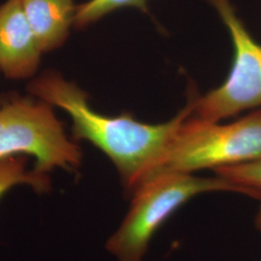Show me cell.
I'll return each instance as SVG.
<instances>
[{"instance_id":"6da1fadb","label":"cell","mask_w":261,"mask_h":261,"mask_svg":"<svg viewBox=\"0 0 261 261\" xmlns=\"http://www.w3.org/2000/svg\"><path fill=\"white\" fill-rule=\"evenodd\" d=\"M27 90L30 96L68 114L73 139L88 141L101 150L112 161L130 195L158 165L179 126L192 112L189 102L173 118L158 124L139 121L130 113L107 115L95 111L88 94L56 70L31 79Z\"/></svg>"},{"instance_id":"7a4b0ae2","label":"cell","mask_w":261,"mask_h":261,"mask_svg":"<svg viewBox=\"0 0 261 261\" xmlns=\"http://www.w3.org/2000/svg\"><path fill=\"white\" fill-rule=\"evenodd\" d=\"M212 192L242 194L239 187L216 174L165 172L146 179L130 194V208L107 240V251L116 261H143L161 225L193 197Z\"/></svg>"},{"instance_id":"3957f363","label":"cell","mask_w":261,"mask_h":261,"mask_svg":"<svg viewBox=\"0 0 261 261\" xmlns=\"http://www.w3.org/2000/svg\"><path fill=\"white\" fill-rule=\"evenodd\" d=\"M190 115L179 126L158 165L143 181L165 172L195 173L260 158L261 110L227 124L202 121Z\"/></svg>"},{"instance_id":"277c9868","label":"cell","mask_w":261,"mask_h":261,"mask_svg":"<svg viewBox=\"0 0 261 261\" xmlns=\"http://www.w3.org/2000/svg\"><path fill=\"white\" fill-rule=\"evenodd\" d=\"M11 156L32 157L33 169L44 175L56 169L75 172L83 161L54 107L32 96H14L0 106V160Z\"/></svg>"},{"instance_id":"5b68a950","label":"cell","mask_w":261,"mask_h":261,"mask_svg":"<svg viewBox=\"0 0 261 261\" xmlns=\"http://www.w3.org/2000/svg\"><path fill=\"white\" fill-rule=\"evenodd\" d=\"M207 1L229 32L233 62L223 84L190 101V116L202 121L221 122L261 107V45L251 35L230 0Z\"/></svg>"},{"instance_id":"8992f818","label":"cell","mask_w":261,"mask_h":261,"mask_svg":"<svg viewBox=\"0 0 261 261\" xmlns=\"http://www.w3.org/2000/svg\"><path fill=\"white\" fill-rule=\"evenodd\" d=\"M40 47L18 0L0 5V73L10 80H31L41 65Z\"/></svg>"},{"instance_id":"52a82bcc","label":"cell","mask_w":261,"mask_h":261,"mask_svg":"<svg viewBox=\"0 0 261 261\" xmlns=\"http://www.w3.org/2000/svg\"><path fill=\"white\" fill-rule=\"evenodd\" d=\"M43 53L62 47L75 25V0H18Z\"/></svg>"},{"instance_id":"ba28073f","label":"cell","mask_w":261,"mask_h":261,"mask_svg":"<svg viewBox=\"0 0 261 261\" xmlns=\"http://www.w3.org/2000/svg\"><path fill=\"white\" fill-rule=\"evenodd\" d=\"M27 186L38 195L50 192L49 175L36 172L28 168L27 156H11L0 160V200L13 188Z\"/></svg>"},{"instance_id":"9c48e42d","label":"cell","mask_w":261,"mask_h":261,"mask_svg":"<svg viewBox=\"0 0 261 261\" xmlns=\"http://www.w3.org/2000/svg\"><path fill=\"white\" fill-rule=\"evenodd\" d=\"M123 8H136L142 13H148V0H87L76 7L74 28H88Z\"/></svg>"},{"instance_id":"30bf717a","label":"cell","mask_w":261,"mask_h":261,"mask_svg":"<svg viewBox=\"0 0 261 261\" xmlns=\"http://www.w3.org/2000/svg\"><path fill=\"white\" fill-rule=\"evenodd\" d=\"M216 175L239 187L242 195L259 199L261 197V157L240 165L213 170Z\"/></svg>"},{"instance_id":"8fae6325","label":"cell","mask_w":261,"mask_h":261,"mask_svg":"<svg viewBox=\"0 0 261 261\" xmlns=\"http://www.w3.org/2000/svg\"><path fill=\"white\" fill-rule=\"evenodd\" d=\"M259 200H260V205H259V208H258V210L255 214L254 224H255V227L257 228V230L261 232V197L259 198Z\"/></svg>"},{"instance_id":"7c38bea8","label":"cell","mask_w":261,"mask_h":261,"mask_svg":"<svg viewBox=\"0 0 261 261\" xmlns=\"http://www.w3.org/2000/svg\"><path fill=\"white\" fill-rule=\"evenodd\" d=\"M1 103H2V101H1V100H0V106H1Z\"/></svg>"}]
</instances>
